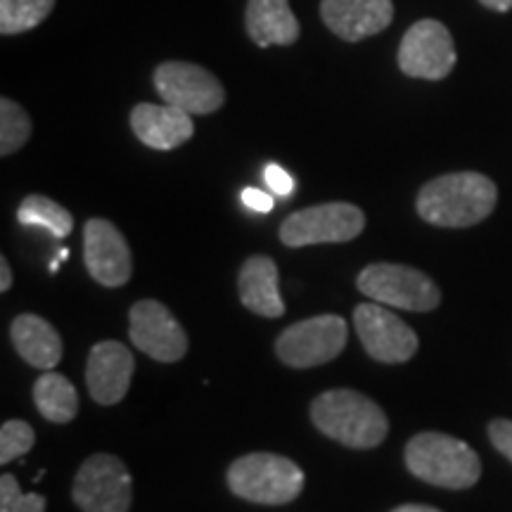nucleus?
<instances>
[{"label":"nucleus","instance_id":"nucleus-1","mask_svg":"<svg viewBox=\"0 0 512 512\" xmlns=\"http://www.w3.org/2000/svg\"><path fill=\"white\" fill-rule=\"evenodd\" d=\"M496 202L498 188L491 178L477 171H458L422 185L415 207L432 226L467 228L482 223Z\"/></svg>","mask_w":512,"mask_h":512},{"label":"nucleus","instance_id":"nucleus-2","mask_svg":"<svg viewBox=\"0 0 512 512\" xmlns=\"http://www.w3.org/2000/svg\"><path fill=\"white\" fill-rule=\"evenodd\" d=\"M311 420L325 437L349 448L380 446L389 420L373 399L354 389H330L311 403Z\"/></svg>","mask_w":512,"mask_h":512},{"label":"nucleus","instance_id":"nucleus-3","mask_svg":"<svg viewBox=\"0 0 512 512\" xmlns=\"http://www.w3.org/2000/svg\"><path fill=\"white\" fill-rule=\"evenodd\" d=\"M406 467L422 482L441 489H470L482 477V460L465 441L441 432H422L406 446Z\"/></svg>","mask_w":512,"mask_h":512},{"label":"nucleus","instance_id":"nucleus-4","mask_svg":"<svg viewBox=\"0 0 512 512\" xmlns=\"http://www.w3.org/2000/svg\"><path fill=\"white\" fill-rule=\"evenodd\" d=\"M228 486L238 498L259 505H285L302 494L304 472L275 453H249L230 465Z\"/></svg>","mask_w":512,"mask_h":512},{"label":"nucleus","instance_id":"nucleus-5","mask_svg":"<svg viewBox=\"0 0 512 512\" xmlns=\"http://www.w3.org/2000/svg\"><path fill=\"white\" fill-rule=\"evenodd\" d=\"M356 285L373 302L392 309L434 311L441 302L437 283L413 266L373 264L358 273Z\"/></svg>","mask_w":512,"mask_h":512},{"label":"nucleus","instance_id":"nucleus-6","mask_svg":"<svg viewBox=\"0 0 512 512\" xmlns=\"http://www.w3.org/2000/svg\"><path fill=\"white\" fill-rule=\"evenodd\" d=\"M366 228V214L349 202H328L294 211L280 226L287 247H309L323 242H349Z\"/></svg>","mask_w":512,"mask_h":512},{"label":"nucleus","instance_id":"nucleus-7","mask_svg":"<svg viewBox=\"0 0 512 512\" xmlns=\"http://www.w3.org/2000/svg\"><path fill=\"white\" fill-rule=\"evenodd\" d=\"M347 339V320L328 313L290 325L275 342V354L290 368L323 366L342 354Z\"/></svg>","mask_w":512,"mask_h":512},{"label":"nucleus","instance_id":"nucleus-8","mask_svg":"<svg viewBox=\"0 0 512 512\" xmlns=\"http://www.w3.org/2000/svg\"><path fill=\"white\" fill-rule=\"evenodd\" d=\"M72 496L83 512H128L133 503L131 475L117 456L95 453L76 472Z\"/></svg>","mask_w":512,"mask_h":512},{"label":"nucleus","instance_id":"nucleus-9","mask_svg":"<svg viewBox=\"0 0 512 512\" xmlns=\"http://www.w3.org/2000/svg\"><path fill=\"white\" fill-rule=\"evenodd\" d=\"M453 36L437 19H420L403 36L399 48V67L411 79L441 81L456 67Z\"/></svg>","mask_w":512,"mask_h":512},{"label":"nucleus","instance_id":"nucleus-10","mask_svg":"<svg viewBox=\"0 0 512 512\" xmlns=\"http://www.w3.org/2000/svg\"><path fill=\"white\" fill-rule=\"evenodd\" d=\"M157 93L166 105L188 114H211L226 102L221 81L209 69L190 62H164L155 72Z\"/></svg>","mask_w":512,"mask_h":512},{"label":"nucleus","instance_id":"nucleus-11","mask_svg":"<svg viewBox=\"0 0 512 512\" xmlns=\"http://www.w3.org/2000/svg\"><path fill=\"white\" fill-rule=\"evenodd\" d=\"M354 325L363 349L380 363H406L418 351L420 342L411 325L384 309V304H358Z\"/></svg>","mask_w":512,"mask_h":512},{"label":"nucleus","instance_id":"nucleus-12","mask_svg":"<svg viewBox=\"0 0 512 512\" xmlns=\"http://www.w3.org/2000/svg\"><path fill=\"white\" fill-rule=\"evenodd\" d=\"M128 323H131L128 328L131 342L159 363L181 361L188 351V335L162 302L143 299V302L133 304Z\"/></svg>","mask_w":512,"mask_h":512},{"label":"nucleus","instance_id":"nucleus-13","mask_svg":"<svg viewBox=\"0 0 512 512\" xmlns=\"http://www.w3.org/2000/svg\"><path fill=\"white\" fill-rule=\"evenodd\" d=\"M83 261L93 280L105 287H121L131 280V249L119 228L105 219H91L83 226Z\"/></svg>","mask_w":512,"mask_h":512},{"label":"nucleus","instance_id":"nucleus-14","mask_svg":"<svg viewBox=\"0 0 512 512\" xmlns=\"http://www.w3.org/2000/svg\"><path fill=\"white\" fill-rule=\"evenodd\" d=\"M133 361L131 349L124 347L121 342H100L91 349L86 366V384L88 392L102 406H114L124 399L128 387H131Z\"/></svg>","mask_w":512,"mask_h":512},{"label":"nucleus","instance_id":"nucleus-15","mask_svg":"<svg viewBox=\"0 0 512 512\" xmlns=\"http://www.w3.org/2000/svg\"><path fill=\"white\" fill-rule=\"evenodd\" d=\"M320 17L332 34L344 41H363L392 24V0H323Z\"/></svg>","mask_w":512,"mask_h":512},{"label":"nucleus","instance_id":"nucleus-16","mask_svg":"<svg viewBox=\"0 0 512 512\" xmlns=\"http://www.w3.org/2000/svg\"><path fill=\"white\" fill-rule=\"evenodd\" d=\"M131 128L140 143L152 150H174L188 143L195 133L192 114L178 110L174 105H152L140 102L131 112Z\"/></svg>","mask_w":512,"mask_h":512},{"label":"nucleus","instance_id":"nucleus-17","mask_svg":"<svg viewBox=\"0 0 512 512\" xmlns=\"http://www.w3.org/2000/svg\"><path fill=\"white\" fill-rule=\"evenodd\" d=\"M240 299L249 311L264 318H280L285 304L278 290V266L271 256H249L240 268Z\"/></svg>","mask_w":512,"mask_h":512},{"label":"nucleus","instance_id":"nucleus-18","mask_svg":"<svg viewBox=\"0 0 512 512\" xmlns=\"http://www.w3.org/2000/svg\"><path fill=\"white\" fill-rule=\"evenodd\" d=\"M12 344L17 354L29 363V366L41 370H53L62 358V337L48 323L46 318L34 316V313H22L15 318L10 328Z\"/></svg>","mask_w":512,"mask_h":512},{"label":"nucleus","instance_id":"nucleus-19","mask_svg":"<svg viewBox=\"0 0 512 512\" xmlns=\"http://www.w3.org/2000/svg\"><path fill=\"white\" fill-rule=\"evenodd\" d=\"M247 34L256 46H292L299 38V22L287 0H249Z\"/></svg>","mask_w":512,"mask_h":512},{"label":"nucleus","instance_id":"nucleus-20","mask_svg":"<svg viewBox=\"0 0 512 512\" xmlns=\"http://www.w3.org/2000/svg\"><path fill=\"white\" fill-rule=\"evenodd\" d=\"M34 401L38 413L50 422H69L79 413V392L67 377L60 373H48L38 377L34 384Z\"/></svg>","mask_w":512,"mask_h":512},{"label":"nucleus","instance_id":"nucleus-21","mask_svg":"<svg viewBox=\"0 0 512 512\" xmlns=\"http://www.w3.org/2000/svg\"><path fill=\"white\" fill-rule=\"evenodd\" d=\"M17 221L22 226H41L48 233H53L55 238H67L74 228V219L62 204L50 200L43 195H29L27 200L19 204L17 209Z\"/></svg>","mask_w":512,"mask_h":512},{"label":"nucleus","instance_id":"nucleus-22","mask_svg":"<svg viewBox=\"0 0 512 512\" xmlns=\"http://www.w3.org/2000/svg\"><path fill=\"white\" fill-rule=\"evenodd\" d=\"M55 8V0H0V34L15 36L38 27Z\"/></svg>","mask_w":512,"mask_h":512},{"label":"nucleus","instance_id":"nucleus-23","mask_svg":"<svg viewBox=\"0 0 512 512\" xmlns=\"http://www.w3.org/2000/svg\"><path fill=\"white\" fill-rule=\"evenodd\" d=\"M31 136V119L15 100H0V155L10 157Z\"/></svg>","mask_w":512,"mask_h":512},{"label":"nucleus","instance_id":"nucleus-24","mask_svg":"<svg viewBox=\"0 0 512 512\" xmlns=\"http://www.w3.org/2000/svg\"><path fill=\"white\" fill-rule=\"evenodd\" d=\"M36 434L31 430L29 422L22 420H8L0 430V463L8 465L10 460L22 458L34 448Z\"/></svg>","mask_w":512,"mask_h":512},{"label":"nucleus","instance_id":"nucleus-25","mask_svg":"<svg viewBox=\"0 0 512 512\" xmlns=\"http://www.w3.org/2000/svg\"><path fill=\"white\" fill-rule=\"evenodd\" d=\"M0 512H46V498L24 494L12 475L0 477Z\"/></svg>","mask_w":512,"mask_h":512},{"label":"nucleus","instance_id":"nucleus-26","mask_svg":"<svg viewBox=\"0 0 512 512\" xmlns=\"http://www.w3.org/2000/svg\"><path fill=\"white\" fill-rule=\"evenodd\" d=\"M489 439L512 463V420L498 418L489 425Z\"/></svg>","mask_w":512,"mask_h":512},{"label":"nucleus","instance_id":"nucleus-27","mask_svg":"<svg viewBox=\"0 0 512 512\" xmlns=\"http://www.w3.org/2000/svg\"><path fill=\"white\" fill-rule=\"evenodd\" d=\"M264 181H266L268 188H271L275 195H280V197L292 195V190H294V178L287 174L283 166H278V164H268L266 166Z\"/></svg>","mask_w":512,"mask_h":512},{"label":"nucleus","instance_id":"nucleus-28","mask_svg":"<svg viewBox=\"0 0 512 512\" xmlns=\"http://www.w3.org/2000/svg\"><path fill=\"white\" fill-rule=\"evenodd\" d=\"M242 204L247 209L256 211V214H268L273 209V195H268L264 190H256V188H245L242 190Z\"/></svg>","mask_w":512,"mask_h":512},{"label":"nucleus","instance_id":"nucleus-29","mask_svg":"<svg viewBox=\"0 0 512 512\" xmlns=\"http://www.w3.org/2000/svg\"><path fill=\"white\" fill-rule=\"evenodd\" d=\"M12 285V271H10V264L8 259H0V292H8Z\"/></svg>","mask_w":512,"mask_h":512},{"label":"nucleus","instance_id":"nucleus-30","mask_svg":"<svg viewBox=\"0 0 512 512\" xmlns=\"http://www.w3.org/2000/svg\"><path fill=\"white\" fill-rule=\"evenodd\" d=\"M479 3H482L484 8L496 10V12H508V10H512V0H479Z\"/></svg>","mask_w":512,"mask_h":512},{"label":"nucleus","instance_id":"nucleus-31","mask_svg":"<svg viewBox=\"0 0 512 512\" xmlns=\"http://www.w3.org/2000/svg\"><path fill=\"white\" fill-rule=\"evenodd\" d=\"M392 512H441L437 508H430V505H415V503H408V505H399V508L392 510Z\"/></svg>","mask_w":512,"mask_h":512},{"label":"nucleus","instance_id":"nucleus-32","mask_svg":"<svg viewBox=\"0 0 512 512\" xmlns=\"http://www.w3.org/2000/svg\"><path fill=\"white\" fill-rule=\"evenodd\" d=\"M57 259H60V261L69 259V249H60V252H57Z\"/></svg>","mask_w":512,"mask_h":512}]
</instances>
